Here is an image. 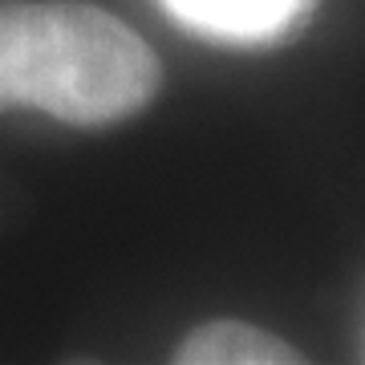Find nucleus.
Returning a JSON list of instances; mask_svg holds the SVG:
<instances>
[{"instance_id":"obj_1","label":"nucleus","mask_w":365,"mask_h":365,"mask_svg":"<svg viewBox=\"0 0 365 365\" xmlns=\"http://www.w3.org/2000/svg\"><path fill=\"white\" fill-rule=\"evenodd\" d=\"M158 93V57L130 25L81 0H0V114L29 106L110 126Z\"/></svg>"},{"instance_id":"obj_2","label":"nucleus","mask_w":365,"mask_h":365,"mask_svg":"<svg viewBox=\"0 0 365 365\" xmlns=\"http://www.w3.org/2000/svg\"><path fill=\"white\" fill-rule=\"evenodd\" d=\"M179 365H288L300 361V353L280 341L276 333L248 321H207L195 333H187L175 353Z\"/></svg>"},{"instance_id":"obj_3","label":"nucleus","mask_w":365,"mask_h":365,"mask_svg":"<svg viewBox=\"0 0 365 365\" xmlns=\"http://www.w3.org/2000/svg\"><path fill=\"white\" fill-rule=\"evenodd\" d=\"M300 4L304 0H167V9L179 21L203 29V33L240 37V41L276 33L280 25L292 21Z\"/></svg>"}]
</instances>
